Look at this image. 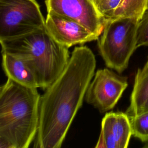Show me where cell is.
Instances as JSON below:
<instances>
[{
    "label": "cell",
    "mask_w": 148,
    "mask_h": 148,
    "mask_svg": "<svg viewBox=\"0 0 148 148\" xmlns=\"http://www.w3.org/2000/svg\"><path fill=\"white\" fill-rule=\"evenodd\" d=\"M96 59L86 46L75 47L59 76L40 96L36 148H60L83 104L95 74Z\"/></svg>",
    "instance_id": "obj_1"
},
{
    "label": "cell",
    "mask_w": 148,
    "mask_h": 148,
    "mask_svg": "<svg viewBox=\"0 0 148 148\" xmlns=\"http://www.w3.org/2000/svg\"><path fill=\"white\" fill-rule=\"evenodd\" d=\"M40 95L37 88L8 78L0 86V136L14 148H28L38 128Z\"/></svg>",
    "instance_id": "obj_2"
},
{
    "label": "cell",
    "mask_w": 148,
    "mask_h": 148,
    "mask_svg": "<svg viewBox=\"0 0 148 148\" xmlns=\"http://www.w3.org/2000/svg\"><path fill=\"white\" fill-rule=\"evenodd\" d=\"M0 44L2 52L17 56L28 65L39 88L44 90L59 76L70 58L68 48L54 40L45 28Z\"/></svg>",
    "instance_id": "obj_3"
},
{
    "label": "cell",
    "mask_w": 148,
    "mask_h": 148,
    "mask_svg": "<svg viewBox=\"0 0 148 148\" xmlns=\"http://www.w3.org/2000/svg\"><path fill=\"white\" fill-rule=\"evenodd\" d=\"M139 20L131 17L107 19L98 38L99 53L106 65L121 73L137 48Z\"/></svg>",
    "instance_id": "obj_4"
},
{
    "label": "cell",
    "mask_w": 148,
    "mask_h": 148,
    "mask_svg": "<svg viewBox=\"0 0 148 148\" xmlns=\"http://www.w3.org/2000/svg\"><path fill=\"white\" fill-rule=\"evenodd\" d=\"M44 28L36 0H0V43Z\"/></svg>",
    "instance_id": "obj_5"
},
{
    "label": "cell",
    "mask_w": 148,
    "mask_h": 148,
    "mask_svg": "<svg viewBox=\"0 0 148 148\" xmlns=\"http://www.w3.org/2000/svg\"><path fill=\"white\" fill-rule=\"evenodd\" d=\"M128 86L127 77L103 68L94 74L85 95L88 104L97 108L101 113L112 109Z\"/></svg>",
    "instance_id": "obj_6"
},
{
    "label": "cell",
    "mask_w": 148,
    "mask_h": 148,
    "mask_svg": "<svg viewBox=\"0 0 148 148\" xmlns=\"http://www.w3.org/2000/svg\"><path fill=\"white\" fill-rule=\"evenodd\" d=\"M47 12L71 18L98 36L106 19L98 11L92 0H45Z\"/></svg>",
    "instance_id": "obj_7"
},
{
    "label": "cell",
    "mask_w": 148,
    "mask_h": 148,
    "mask_svg": "<svg viewBox=\"0 0 148 148\" xmlns=\"http://www.w3.org/2000/svg\"><path fill=\"white\" fill-rule=\"evenodd\" d=\"M45 28L54 40L68 48L99 38L78 22L53 12H47Z\"/></svg>",
    "instance_id": "obj_8"
},
{
    "label": "cell",
    "mask_w": 148,
    "mask_h": 148,
    "mask_svg": "<svg viewBox=\"0 0 148 148\" xmlns=\"http://www.w3.org/2000/svg\"><path fill=\"white\" fill-rule=\"evenodd\" d=\"M132 135L129 116L121 112L106 113L95 148H127Z\"/></svg>",
    "instance_id": "obj_9"
},
{
    "label": "cell",
    "mask_w": 148,
    "mask_h": 148,
    "mask_svg": "<svg viewBox=\"0 0 148 148\" xmlns=\"http://www.w3.org/2000/svg\"><path fill=\"white\" fill-rule=\"evenodd\" d=\"M2 65L8 78L24 86L39 88L34 72L21 58L6 52H2Z\"/></svg>",
    "instance_id": "obj_10"
},
{
    "label": "cell",
    "mask_w": 148,
    "mask_h": 148,
    "mask_svg": "<svg viewBox=\"0 0 148 148\" xmlns=\"http://www.w3.org/2000/svg\"><path fill=\"white\" fill-rule=\"evenodd\" d=\"M148 100V72L137 71L132 91L130 104L126 113L129 117L139 114L143 105Z\"/></svg>",
    "instance_id": "obj_11"
},
{
    "label": "cell",
    "mask_w": 148,
    "mask_h": 148,
    "mask_svg": "<svg viewBox=\"0 0 148 148\" xmlns=\"http://www.w3.org/2000/svg\"><path fill=\"white\" fill-rule=\"evenodd\" d=\"M147 7L148 0H122L109 19L131 17L140 20Z\"/></svg>",
    "instance_id": "obj_12"
},
{
    "label": "cell",
    "mask_w": 148,
    "mask_h": 148,
    "mask_svg": "<svg viewBox=\"0 0 148 148\" xmlns=\"http://www.w3.org/2000/svg\"><path fill=\"white\" fill-rule=\"evenodd\" d=\"M132 135L142 142L148 141V111L129 117Z\"/></svg>",
    "instance_id": "obj_13"
},
{
    "label": "cell",
    "mask_w": 148,
    "mask_h": 148,
    "mask_svg": "<svg viewBox=\"0 0 148 148\" xmlns=\"http://www.w3.org/2000/svg\"><path fill=\"white\" fill-rule=\"evenodd\" d=\"M99 13L106 19H109L122 0H92Z\"/></svg>",
    "instance_id": "obj_14"
},
{
    "label": "cell",
    "mask_w": 148,
    "mask_h": 148,
    "mask_svg": "<svg viewBox=\"0 0 148 148\" xmlns=\"http://www.w3.org/2000/svg\"><path fill=\"white\" fill-rule=\"evenodd\" d=\"M148 46V7L139 21L137 30V47Z\"/></svg>",
    "instance_id": "obj_15"
},
{
    "label": "cell",
    "mask_w": 148,
    "mask_h": 148,
    "mask_svg": "<svg viewBox=\"0 0 148 148\" xmlns=\"http://www.w3.org/2000/svg\"><path fill=\"white\" fill-rule=\"evenodd\" d=\"M0 148H14V146L5 138L0 136Z\"/></svg>",
    "instance_id": "obj_16"
},
{
    "label": "cell",
    "mask_w": 148,
    "mask_h": 148,
    "mask_svg": "<svg viewBox=\"0 0 148 148\" xmlns=\"http://www.w3.org/2000/svg\"><path fill=\"white\" fill-rule=\"evenodd\" d=\"M138 70H139L141 73H145L148 72V58H147V60L146 61V62L145 63L144 66L141 69V68H139Z\"/></svg>",
    "instance_id": "obj_17"
},
{
    "label": "cell",
    "mask_w": 148,
    "mask_h": 148,
    "mask_svg": "<svg viewBox=\"0 0 148 148\" xmlns=\"http://www.w3.org/2000/svg\"><path fill=\"white\" fill-rule=\"evenodd\" d=\"M146 111H148V100L145 102V103L143 105V106H142V109H140L139 113H141L142 112H146Z\"/></svg>",
    "instance_id": "obj_18"
},
{
    "label": "cell",
    "mask_w": 148,
    "mask_h": 148,
    "mask_svg": "<svg viewBox=\"0 0 148 148\" xmlns=\"http://www.w3.org/2000/svg\"><path fill=\"white\" fill-rule=\"evenodd\" d=\"M143 147H147V148H148V144H146V145H145Z\"/></svg>",
    "instance_id": "obj_19"
}]
</instances>
